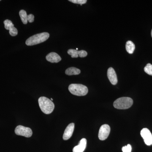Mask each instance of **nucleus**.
<instances>
[{
    "instance_id": "9",
    "label": "nucleus",
    "mask_w": 152,
    "mask_h": 152,
    "mask_svg": "<svg viewBox=\"0 0 152 152\" xmlns=\"http://www.w3.org/2000/svg\"><path fill=\"white\" fill-rule=\"evenodd\" d=\"M67 53L72 58H78V56L80 58H84L88 55L87 52L84 50L78 51L75 49H69L68 50Z\"/></svg>"
},
{
    "instance_id": "17",
    "label": "nucleus",
    "mask_w": 152,
    "mask_h": 152,
    "mask_svg": "<svg viewBox=\"0 0 152 152\" xmlns=\"http://www.w3.org/2000/svg\"><path fill=\"white\" fill-rule=\"evenodd\" d=\"M144 71L148 75L152 76V65L151 64H148L144 68Z\"/></svg>"
},
{
    "instance_id": "7",
    "label": "nucleus",
    "mask_w": 152,
    "mask_h": 152,
    "mask_svg": "<svg viewBox=\"0 0 152 152\" xmlns=\"http://www.w3.org/2000/svg\"><path fill=\"white\" fill-rule=\"evenodd\" d=\"M140 134L146 145L148 146L152 145V134L148 129L144 128L141 131Z\"/></svg>"
},
{
    "instance_id": "11",
    "label": "nucleus",
    "mask_w": 152,
    "mask_h": 152,
    "mask_svg": "<svg viewBox=\"0 0 152 152\" xmlns=\"http://www.w3.org/2000/svg\"><path fill=\"white\" fill-rule=\"evenodd\" d=\"M107 77L109 80L113 85H115L118 83V78L113 68H109L107 70Z\"/></svg>"
},
{
    "instance_id": "14",
    "label": "nucleus",
    "mask_w": 152,
    "mask_h": 152,
    "mask_svg": "<svg viewBox=\"0 0 152 152\" xmlns=\"http://www.w3.org/2000/svg\"><path fill=\"white\" fill-rule=\"evenodd\" d=\"M80 72L81 71L79 69L73 67L68 68L65 71L66 75L69 76L79 75Z\"/></svg>"
},
{
    "instance_id": "19",
    "label": "nucleus",
    "mask_w": 152,
    "mask_h": 152,
    "mask_svg": "<svg viewBox=\"0 0 152 152\" xmlns=\"http://www.w3.org/2000/svg\"><path fill=\"white\" fill-rule=\"evenodd\" d=\"M122 150L123 152H131L132 150V146L130 144H128L127 145L123 147Z\"/></svg>"
},
{
    "instance_id": "23",
    "label": "nucleus",
    "mask_w": 152,
    "mask_h": 152,
    "mask_svg": "<svg viewBox=\"0 0 152 152\" xmlns=\"http://www.w3.org/2000/svg\"><path fill=\"white\" fill-rule=\"evenodd\" d=\"M78 50V48L76 49V50Z\"/></svg>"
},
{
    "instance_id": "10",
    "label": "nucleus",
    "mask_w": 152,
    "mask_h": 152,
    "mask_svg": "<svg viewBox=\"0 0 152 152\" xmlns=\"http://www.w3.org/2000/svg\"><path fill=\"white\" fill-rule=\"evenodd\" d=\"M75 129V124L71 123L66 128L63 135V138L64 140H67L70 138L73 133Z\"/></svg>"
},
{
    "instance_id": "8",
    "label": "nucleus",
    "mask_w": 152,
    "mask_h": 152,
    "mask_svg": "<svg viewBox=\"0 0 152 152\" xmlns=\"http://www.w3.org/2000/svg\"><path fill=\"white\" fill-rule=\"evenodd\" d=\"M5 28L6 29L9 30L10 35L12 37L17 36L18 34V31L16 28L14 27L12 22L9 20H6L4 22Z\"/></svg>"
},
{
    "instance_id": "20",
    "label": "nucleus",
    "mask_w": 152,
    "mask_h": 152,
    "mask_svg": "<svg viewBox=\"0 0 152 152\" xmlns=\"http://www.w3.org/2000/svg\"><path fill=\"white\" fill-rule=\"evenodd\" d=\"M34 16L32 14H30L28 15V21L29 23H32L34 22Z\"/></svg>"
},
{
    "instance_id": "5",
    "label": "nucleus",
    "mask_w": 152,
    "mask_h": 152,
    "mask_svg": "<svg viewBox=\"0 0 152 152\" xmlns=\"http://www.w3.org/2000/svg\"><path fill=\"white\" fill-rule=\"evenodd\" d=\"M15 133L18 135L24 136L26 137H30L32 135V131L30 128L23 126H18L15 129Z\"/></svg>"
},
{
    "instance_id": "12",
    "label": "nucleus",
    "mask_w": 152,
    "mask_h": 152,
    "mask_svg": "<svg viewBox=\"0 0 152 152\" xmlns=\"http://www.w3.org/2000/svg\"><path fill=\"white\" fill-rule=\"evenodd\" d=\"M46 58L48 61L52 63H58L61 60V57L54 52H52L48 54L46 57Z\"/></svg>"
},
{
    "instance_id": "3",
    "label": "nucleus",
    "mask_w": 152,
    "mask_h": 152,
    "mask_svg": "<svg viewBox=\"0 0 152 152\" xmlns=\"http://www.w3.org/2000/svg\"><path fill=\"white\" fill-rule=\"evenodd\" d=\"M68 89L71 94L77 96H86L88 92L86 86L80 84H72L69 85Z\"/></svg>"
},
{
    "instance_id": "2",
    "label": "nucleus",
    "mask_w": 152,
    "mask_h": 152,
    "mask_svg": "<svg viewBox=\"0 0 152 152\" xmlns=\"http://www.w3.org/2000/svg\"><path fill=\"white\" fill-rule=\"evenodd\" d=\"M50 37L48 33L43 32L31 36L26 41V44L27 46H33L43 42L47 40Z\"/></svg>"
},
{
    "instance_id": "1",
    "label": "nucleus",
    "mask_w": 152,
    "mask_h": 152,
    "mask_svg": "<svg viewBox=\"0 0 152 152\" xmlns=\"http://www.w3.org/2000/svg\"><path fill=\"white\" fill-rule=\"evenodd\" d=\"M39 106L41 110L44 113H51L55 108V105L53 102L48 98L45 97H41L38 100Z\"/></svg>"
},
{
    "instance_id": "13",
    "label": "nucleus",
    "mask_w": 152,
    "mask_h": 152,
    "mask_svg": "<svg viewBox=\"0 0 152 152\" xmlns=\"http://www.w3.org/2000/svg\"><path fill=\"white\" fill-rule=\"evenodd\" d=\"M87 145V140L85 138L82 139L79 145L74 147L73 149V152H83L86 149Z\"/></svg>"
},
{
    "instance_id": "6",
    "label": "nucleus",
    "mask_w": 152,
    "mask_h": 152,
    "mask_svg": "<svg viewBox=\"0 0 152 152\" xmlns=\"http://www.w3.org/2000/svg\"><path fill=\"white\" fill-rule=\"evenodd\" d=\"M110 132V127L107 124H104L101 126L99 131V139L101 140H104L107 138Z\"/></svg>"
},
{
    "instance_id": "22",
    "label": "nucleus",
    "mask_w": 152,
    "mask_h": 152,
    "mask_svg": "<svg viewBox=\"0 0 152 152\" xmlns=\"http://www.w3.org/2000/svg\"><path fill=\"white\" fill-rule=\"evenodd\" d=\"M51 101L53 100V99H52V98H51Z\"/></svg>"
},
{
    "instance_id": "18",
    "label": "nucleus",
    "mask_w": 152,
    "mask_h": 152,
    "mask_svg": "<svg viewBox=\"0 0 152 152\" xmlns=\"http://www.w3.org/2000/svg\"><path fill=\"white\" fill-rule=\"evenodd\" d=\"M69 1L73 3L74 4H78L81 5L86 4L87 2V0H69Z\"/></svg>"
},
{
    "instance_id": "4",
    "label": "nucleus",
    "mask_w": 152,
    "mask_h": 152,
    "mask_svg": "<svg viewBox=\"0 0 152 152\" xmlns=\"http://www.w3.org/2000/svg\"><path fill=\"white\" fill-rule=\"evenodd\" d=\"M133 104L132 99L129 97H121L114 102V107L119 110H125L129 108Z\"/></svg>"
},
{
    "instance_id": "16",
    "label": "nucleus",
    "mask_w": 152,
    "mask_h": 152,
    "mask_svg": "<svg viewBox=\"0 0 152 152\" xmlns=\"http://www.w3.org/2000/svg\"><path fill=\"white\" fill-rule=\"evenodd\" d=\"M19 15L23 23L24 24H27L28 23V15L26 12L24 10H21L19 12Z\"/></svg>"
},
{
    "instance_id": "15",
    "label": "nucleus",
    "mask_w": 152,
    "mask_h": 152,
    "mask_svg": "<svg viewBox=\"0 0 152 152\" xmlns=\"http://www.w3.org/2000/svg\"><path fill=\"white\" fill-rule=\"evenodd\" d=\"M126 48L127 52L129 54H133L135 49V46L132 42L129 41L127 42L126 45Z\"/></svg>"
},
{
    "instance_id": "21",
    "label": "nucleus",
    "mask_w": 152,
    "mask_h": 152,
    "mask_svg": "<svg viewBox=\"0 0 152 152\" xmlns=\"http://www.w3.org/2000/svg\"><path fill=\"white\" fill-rule=\"evenodd\" d=\"M151 37H152V31H151Z\"/></svg>"
}]
</instances>
